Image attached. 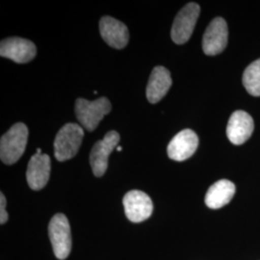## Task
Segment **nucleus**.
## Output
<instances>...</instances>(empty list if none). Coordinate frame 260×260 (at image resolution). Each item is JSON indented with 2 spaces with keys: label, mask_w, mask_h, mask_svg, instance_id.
I'll list each match as a JSON object with an SVG mask.
<instances>
[{
  "label": "nucleus",
  "mask_w": 260,
  "mask_h": 260,
  "mask_svg": "<svg viewBox=\"0 0 260 260\" xmlns=\"http://www.w3.org/2000/svg\"><path fill=\"white\" fill-rule=\"evenodd\" d=\"M121 149H122L121 147H118V148H117V150H118V151H121Z\"/></svg>",
  "instance_id": "nucleus-19"
},
{
  "label": "nucleus",
  "mask_w": 260,
  "mask_h": 260,
  "mask_svg": "<svg viewBox=\"0 0 260 260\" xmlns=\"http://www.w3.org/2000/svg\"><path fill=\"white\" fill-rule=\"evenodd\" d=\"M120 134L112 130L105 134L104 138L98 141L90 154V163L93 175L96 177H103L108 167V158L112 151L120 142Z\"/></svg>",
  "instance_id": "nucleus-6"
},
{
  "label": "nucleus",
  "mask_w": 260,
  "mask_h": 260,
  "mask_svg": "<svg viewBox=\"0 0 260 260\" xmlns=\"http://www.w3.org/2000/svg\"><path fill=\"white\" fill-rule=\"evenodd\" d=\"M101 35L105 43L116 49H121L129 40L128 29L124 23L112 17H103L100 21Z\"/></svg>",
  "instance_id": "nucleus-11"
},
{
  "label": "nucleus",
  "mask_w": 260,
  "mask_h": 260,
  "mask_svg": "<svg viewBox=\"0 0 260 260\" xmlns=\"http://www.w3.org/2000/svg\"><path fill=\"white\" fill-rule=\"evenodd\" d=\"M235 185L228 179H221L210 186L205 195V205L211 209H219L228 205L235 194Z\"/></svg>",
  "instance_id": "nucleus-15"
},
{
  "label": "nucleus",
  "mask_w": 260,
  "mask_h": 260,
  "mask_svg": "<svg viewBox=\"0 0 260 260\" xmlns=\"http://www.w3.org/2000/svg\"><path fill=\"white\" fill-rule=\"evenodd\" d=\"M172 83L173 81L169 70L162 66L155 67L149 76L146 91L149 103L154 104L160 102L167 94Z\"/></svg>",
  "instance_id": "nucleus-14"
},
{
  "label": "nucleus",
  "mask_w": 260,
  "mask_h": 260,
  "mask_svg": "<svg viewBox=\"0 0 260 260\" xmlns=\"http://www.w3.org/2000/svg\"><path fill=\"white\" fill-rule=\"evenodd\" d=\"M37 48L31 41L22 38H8L1 41L0 55L18 64H25L35 58Z\"/></svg>",
  "instance_id": "nucleus-9"
},
{
  "label": "nucleus",
  "mask_w": 260,
  "mask_h": 260,
  "mask_svg": "<svg viewBox=\"0 0 260 260\" xmlns=\"http://www.w3.org/2000/svg\"><path fill=\"white\" fill-rule=\"evenodd\" d=\"M84 130L79 124L67 123L58 131L54 141L55 158L64 162L75 157L82 144Z\"/></svg>",
  "instance_id": "nucleus-2"
},
{
  "label": "nucleus",
  "mask_w": 260,
  "mask_h": 260,
  "mask_svg": "<svg viewBox=\"0 0 260 260\" xmlns=\"http://www.w3.org/2000/svg\"><path fill=\"white\" fill-rule=\"evenodd\" d=\"M199 146V138L193 130L178 132L168 146V155L175 161H184L191 157Z\"/></svg>",
  "instance_id": "nucleus-10"
},
{
  "label": "nucleus",
  "mask_w": 260,
  "mask_h": 260,
  "mask_svg": "<svg viewBox=\"0 0 260 260\" xmlns=\"http://www.w3.org/2000/svg\"><path fill=\"white\" fill-rule=\"evenodd\" d=\"M37 153L38 154H42V150H41V149H37Z\"/></svg>",
  "instance_id": "nucleus-18"
},
{
  "label": "nucleus",
  "mask_w": 260,
  "mask_h": 260,
  "mask_svg": "<svg viewBox=\"0 0 260 260\" xmlns=\"http://www.w3.org/2000/svg\"><path fill=\"white\" fill-rule=\"evenodd\" d=\"M243 85L251 95L260 96V58L244 71Z\"/></svg>",
  "instance_id": "nucleus-16"
},
{
  "label": "nucleus",
  "mask_w": 260,
  "mask_h": 260,
  "mask_svg": "<svg viewBox=\"0 0 260 260\" xmlns=\"http://www.w3.org/2000/svg\"><path fill=\"white\" fill-rule=\"evenodd\" d=\"M27 140V126L22 122L14 124L0 140L1 161L6 165L15 164L24 153Z\"/></svg>",
  "instance_id": "nucleus-1"
},
{
  "label": "nucleus",
  "mask_w": 260,
  "mask_h": 260,
  "mask_svg": "<svg viewBox=\"0 0 260 260\" xmlns=\"http://www.w3.org/2000/svg\"><path fill=\"white\" fill-rule=\"evenodd\" d=\"M253 127V120L247 112H233L228 123L226 136L233 145H242L251 137Z\"/></svg>",
  "instance_id": "nucleus-13"
},
{
  "label": "nucleus",
  "mask_w": 260,
  "mask_h": 260,
  "mask_svg": "<svg viewBox=\"0 0 260 260\" xmlns=\"http://www.w3.org/2000/svg\"><path fill=\"white\" fill-rule=\"evenodd\" d=\"M48 233L56 257L66 259L72 251V233L69 220L64 214H56L52 217L48 224Z\"/></svg>",
  "instance_id": "nucleus-4"
},
{
  "label": "nucleus",
  "mask_w": 260,
  "mask_h": 260,
  "mask_svg": "<svg viewBox=\"0 0 260 260\" xmlns=\"http://www.w3.org/2000/svg\"><path fill=\"white\" fill-rule=\"evenodd\" d=\"M122 205L127 219L132 223H141L149 219L153 205L149 196L139 190H132L123 197Z\"/></svg>",
  "instance_id": "nucleus-7"
},
{
  "label": "nucleus",
  "mask_w": 260,
  "mask_h": 260,
  "mask_svg": "<svg viewBox=\"0 0 260 260\" xmlns=\"http://www.w3.org/2000/svg\"><path fill=\"white\" fill-rule=\"evenodd\" d=\"M111 103L107 98H101L90 102L85 99H77L75 102V115L84 128L93 131L99 123L111 111Z\"/></svg>",
  "instance_id": "nucleus-3"
},
{
  "label": "nucleus",
  "mask_w": 260,
  "mask_h": 260,
  "mask_svg": "<svg viewBox=\"0 0 260 260\" xmlns=\"http://www.w3.org/2000/svg\"><path fill=\"white\" fill-rule=\"evenodd\" d=\"M229 29L223 18H215L206 28L203 38V49L206 55L222 53L228 46Z\"/></svg>",
  "instance_id": "nucleus-8"
},
{
  "label": "nucleus",
  "mask_w": 260,
  "mask_h": 260,
  "mask_svg": "<svg viewBox=\"0 0 260 260\" xmlns=\"http://www.w3.org/2000/svg\"><path fill=\"white\" fill-rule=\"evenodd\" d=\"M8 221V213L6 211V198L0 193V223L4 224Z\"/></svg>",
  "instance_id": "nucleus-17"
},
{
  "label": "nucleus",
  "mask_w": 260,
  "mask_h": 260,
  "mask_svg": "<svg viewBox=\"0 0 260 260\" xmlns=\"http://www.w3.org/2000/svg\"><path fill=\"white\" fill-rule=\"evenodd\" d=\"M51 161L47 154L33 155L28 163L26 179L28 185L35 191H39L47 185L50 177Z\"/></svg>",
  "instance_id": "nucleus-12"
},
{
  "label": "nucleus",
  "mask_w": 260,
  "mask_h": 260,
  "mask_svg": "<svg viewBox=\"0 0 260 260\" xmlns=\"http://www.w3.org/2000/svg\"><path fill=\"white\" fill-rule=\"evenodd\" d=\"M200 13L201 7L194 2L188 3L178 12L171 31V37L174 43L183 45L188 42L193 34Z\"/></svg>",
  "instance_id": "nucleus-5"
}]
</instances>
